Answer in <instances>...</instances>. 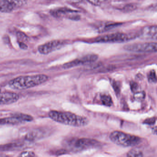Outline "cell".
<instances>
[{"label":"cell","instance_id":"obj_1","mask_svg":"<svg viewBox=\"0 0 157 157\" xmlns=\"http://www.w3.org/2000/svg\"><path fill=\"white\" fill-rule=\"evenodd\" d=\"M48 79V76L45 74L20 76L11 80L9 86L13 90H26L41 85Z\"/></svg>","mask_w":157,"mask_h":157},{"label":"cell","instance_id":"obj_2","mask_svg":"<svg viewBox=\"0 0 157 157\" xmlns=\"http://www.w3.org/2000/svg\"><path fill=\"white\" fill-rule=\"evenodd\" d=\"M48 116L57 123L71 126L81 127L89 124L88 118L69 112L52 110L48 113Z\"/></svg>","mask_w":157,"mask_h":157},{"label":"cell","instance_id":"obj_3","mask_svg":"<svg viewBox=\"0 0 157 157\" xmlns=\"http://www.w3.org/2000/svg\"><path fill=\"white\" fill-rule=\"evenodd\" d=\"M110 139L115 144L123 147H133L141 142V139L139 137L119 131L112 132L110 134Z\"/></svg>","mask_w":157,"mask_h":157},{"label":"cell","instance_id":"obj_4","mask_svg":"<svg viewBox=\"0 0 157 157\" xmlns=\"http://www.w3.org/2000/svg\"><path fill=\"white\" fill-rule=\"evenodd\" d=\"M70 146L72 151L77 152L99 147L101 144L99 141L92 139L81 138L70 141Z\"/></svg>","mask_w":157,"mask_h":157},{"label":"cell","instance_id":"obj_5","mask_svg":"<svg viewBox=\"0 0 157 157\" xmlns=\"http://www.w3.org/2000/svg\"><path fill=\"white\" fill-rule=\"evenodd\" d=\"M136 36H137L122 33H115L99 36L94 39V42L98 43H122L134 39Z\"/></svg>","mask_w":157,"mask_h":157},{"label":"cell","instance_id":"obj_6","mask_svg":"<svg viewBox=\"0 0 157 157\" xmlns=\"http://www.w3.org/2000/svg\"><path fill=\"white\" fill-rule=\"evenodd\" d=\"M157 43L155 42L148 43H136L127 45L124 48L127 51L134 52H156Z\"/></svg>","mask_w":157,"mask_h":157},{"label":"cell","instance_id":"obj_7","mask_svg":"<svg viewBox=\"0 0 157 157\" xmlns=\"http://www.w3.org/2000/svg\"><path fill=\"white\" fill-rule=\"evenodd\" d=\"M64 44V42L60 40H53L40 45L37 49L39 53L42 55H48L61 48Z\"/></svg>","mask_w":157,"mask_h":157},{"label":"cell","instance_id":"obj_8","mask_svg":"<svg viewBox=\"0 0 157 157\" xmlns=\"http://www.w3.org/2000/svg\"><path fill=\"white\" fill-rule=\"evenodd\" d=\"M25 1L0 0V12L10 13L26 4Z\"/></svg>","mask_w":157,"mask_h":157},{"label":"cell","instance_id":"obj_9","mask_svg":"<svg viewBox=\"0 0 157 157\" xmlns=\"http://www.w3.org/2000/svg\"><path fill=\"white\" fill-rule=\"evenodd\" d=\"M49 134V131L45 128H37L31 130L27 133L25 136L26 140L28 141H36L45 137Z\"/></svg>","mask_w":157,"mask_h":157},{"label":"cell","instance_id":"obj_10","mask_svg":"<svg viewBox=\"0 0 157 157\" xmlns=\"http://www.w3.org/2000/svg\"><path fill=\"white\" fill-rule=\"evenodd\" d=\"M20 98L18 94L10 92H0V105L11 104L17 102Z\"/></svg>","mask_w":157,"mask_h":157},{"label":"cell","instance_id":"obj_11","mask_svg":"<svg viewBox=\"0 0 157 157\" xmlns=\"http://www.w3.org/2000/svg\"><path fill=\"white\" fill-rule=\"evenodd\" d=\"M156 26H148L143 28L139 33V37L146 39L156 40L157 37Z\"/></svg>","mask_w":157,"mask_h":157},{"label":"cell","instance_id":"obj_12","mask_svg":"<svg viewBox=\"0 0 157 157\" xmlns=\"http://www.w3.org/2000/svg\"><path fill=\"white\" fill-rule=\"evenodd\" d=\"M21 123H22L13 114L9 117L0 118V125H15Z\"/></svg>","mask_w":157,"mask_h":157},{"label":"cell","instance_id":"obj_13","mask_svg":"<svg viewBox=\"0 0 157 157\" xmlns=\"http://www.w3.org/2000/svg\"><path fill=\"white\" fill-rule=\"evenodd\" d=\"M13 114L22 123L31 122L33 120V117L32 116L27 114L16 113Z\"/></svg>","mask_w":157,"mask_h":157},{"label":"cell","instance_id":"obj_14","mask_svg":"<svg viewBox=\"0 0 157 157\" xmlns=\"http://www.w3.org/2000/svg\"><path fill=\"white\" fill-rule=\"evenodd\" d=\"M98 57L97 55L94 54H90V55H86L84 56L81 58L82 61L83 65L89 63H93L97 60Z\"/></svg>","mask_w":157,"mask_h":157},{"label":"cell","instance_id":"obj_15","mask_svg":"<svg viewBox=\"0 0 157 157\" xmlns=\"http://www.w3.org/2000/svg\"><path fill=\"white\" fill-rule=\"evenodd\" d=\"M82 65L83 64H82L81 59H74L70 62L65 63L63 65V68L65 69H67L71 68Z\"/></svg>","mask_w":157,"mask_h":157},{"label":"cell","instance_id":"obj_16","mask_svg":"<svg viewBox=\"0 0 157 157\" xmlns=\"http://www.w3.org/2000/svg\"><path fill=\"white\" fill-rule=\"evenodd\" d=\"M101 100L104 105L106 106H111L113 105V101L112 97L107 94H102L101 96Z\"/></svg>","mask_w":157,"mask_h":157},{"label":"cell","instance_id":"obj_17","mask_svg":"<svg viewBox=\"0 0 157 157\" xmlns=\"http://www.w3.org/2000/svg\"><path fill=\"white\" fill-rule=\"evenodd\" d=\"M127 157H143L142 151L138 149H133L129 151L127 155Z\"/></svg>","mask_w":157,"mask_h":157},{"label":"cell","instance_id":"obj_18","mask_svg":"<svg viewBox=\"0 0 157 157\" xmlns=\"http://www.w3.org/2000/svg\"><path fill=\"white\" fill-rule=\"evenodd\" d=\"M137 8L136 4L134 3H130L125 5L122 9V11L124 12H130L135 10Z\"/></svg>","mask_w":157,"mask_h":157},{"label":"cell","instance_id":"obj_19","mask_svg":"<svg viewBox=\"0 0 157 157\" xmlns=\"http://www.w3.org/2000/svg\"><path fill=\"white\" fill-rule=\"evenodd\" d=\"M19 157H37V156L34 151L27 150L22 151Z\"/></svg>","mask_w":157,"mask_h":157},{"label":"cell","instance_id":"obj_20","mask_svg":"<svg viewBox=\"0 0 157 157\" xmlns=\"http://www.w3.org/2000/svg\"><path fill=\"white\" fill-rule=\"evenodd\" d=\"M148 79L149 81L155 83L157 81L156 72L154 70L151 71L148 74Z\"/></svg>","mask_w":157,"mask_h":157},{"label":"cell","instance_id":"obj_21","mask_svg":"<svg viewBox=\"0 0 157 157\" xmlns=\"http://www.w3.org/2000/svg\"><path fill=\"white\" fill-rule=\"evenodd\" d=\"M146 94L144 91H138L135 93L134 97L135 100L137 101H142L145 99Z\"/></svg>","mask_w":157,"mask_h":157},{"label":"cell","instance_id":"obj_22","mask_svg":"<svg viewBox=\"0 0 157 157\" xmlns=\"http://www.w3.org/2000/svg\"><path fill=\"white\" fill-rule=\"evenodd\" d=\"M16 34H17V37H18L19 41H20L19 42L24 43V42H26L28 41V36L24 33L21 32H17Z\"/></svg>","mask_w":157,"mask_h":157},{"label":"cell","instance_id":"obj_23","mask_svg":"<svg viewBox=\"0 0 157 157\" xmlns=\"http://www.w3.org/2000/svg\"><path fill=\"white\" fill-rule=\"evenodd\" d=\"M111 83L117 95H119V93H120V87H119V85L117 84V82L114 81L113 80H112V81H111Z\"/></svg>","mask_w":157,"mask_h":157},{"label":"cell","instance_id":"obj_24","mask_svg":"<svg viewBox=\"0 0 157 157\" xmlns=\"http://www.w3.org/2000/svg\"><path fill=\"white\" fill-rule=\"evenodd\" d=\"M120 25H121L120 23L109 24L105 25L104 28L103 30L106 32V31H109V30H111V29H113V28L117 27V26Z\"/></svg>","mask_w":157,"mask_h":157},{"label":"cell","instance_id":"obj_25","mask_svg":"<svg viewBox=\"0 0 157 157\" xmlns=\"http://www.w3.org/2000/svg\"><path fill=\"white\" fill-rule=\"evenodd\" d=\"M130 88H131V91L135 93L138 92L137 91L139 89L138 84L136 82H130Z\"/></svg>","mask_w":157,"mask_h":157},{"label":"cell","instance_id":"obj_26","mask_svg":"<svg viewBox=\"0 0 157 157\" xmlns=\"http://www.w3.org/2000/svg\"><path fill=\"white\" fill-rule=\"evenodd\" d=\"M156 118L155 117H151L147 118L144 121L143 123L145 124L148 125H153L155 124L156 122Z\"/></svg>","mask_w":157,"mask_h":157},{"label":"cell","instance_id":"obj_27","mask_svg":"<svg viewBox=\"0 0 157 157\" xmlns=\"http://www.w3.org/2000/svg\"><path fill=\"white\" fill-rule=\"evenodd\" d=\"M19 46L21 49H23V50H26L28 48V46L27 45L25 44L23 42H19Z\"/></svg>","mask_w":157,"mask_h":157},{"label":"cell","instance_id":"obj_28","mask_svg":"<svg viewBox=\"0 0 157 157\" xmlns=\"http://www.w3.org/2000/svg\"><path fill=\"white\" fill-rule=\"evenodd\" d=\"M89 2L91 3L92 4L95 5V6H98L101 4V2L100 1H89Z\"/></svg>","mask_w":157,"mask_h":157},{"label":"cell","instance_id":"obj_29","mask_svg":"<svg viewBox=\"0 0 157 157\" xmlns=\"http://www.w3.org/2000/svg\"><path fill=\"white\" fill-rule=\"evenodd\" d=\"M0 157H11L10 156H8L4 154H0Z\"/></svg>","mask_w":157,"mask_h":157},{"label":"cell","instance_id":"obj_30","mask_svg":"<svg viewBox=\"0 0 157 157\" xmlns=\"http://www.w3.org/2000/svg\"><path fill=\"white\" fill-rule=\"evenodd\" d=\"M0 92H1V90H0Z\"/></svg>","mask_w":157,"mask_h":157}]
</instances>
